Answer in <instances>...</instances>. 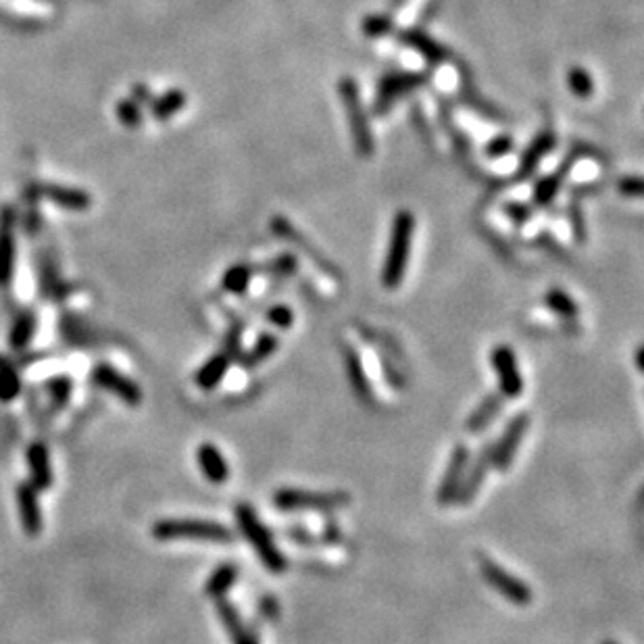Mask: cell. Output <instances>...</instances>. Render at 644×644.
Segmentation results:
<instances>
[{"instance_id": "cell-24", "label": "cell", "mask_w": 644, "mask_h": 644, "mask_svg": "<svg viewBox=\"0 0 644 644\" xmlns=\"http://www.w3.org/2000/svg\"><path fill=\"white\" fill-rule=\"evenodd\" d=\"M236 580H238V568L232 563H223L217 568L211 577L207 580V586H205V593L207 596H211V599H223V596L228 595V590L234 586Z\"/></svg>"}, {"instance_id": "cell-12", "label": "cell", "mask_w": 644, "mask_h": 644, "mask_svg": "<svg viewBox=\"0 0 644 644\" xmlns=\"http://www.w3.org/2000/svg\"><path fill=\"white\" fill-rule=\"evenodd\" d=\"M92 380H94V384L104 388V390L113 392L115 397L123 400L126 405L136 407L142 403L140 386H138L131 378L123 376L121 371H117L115 367H111L109 363H98L94 367V371H92Z\"/></svg>"}, {"instance_id": "cell-9", "label": "cell", "mask_w": 644, "mask_h": 644, "mask_svg": "<svg viewBox=\"0 0 644 644\" xmlns=\"http://www.w3.org/2000/svg\"><path fill=\"white\" fill-rule=\"evenodd\" d=\"M17 213L15 209L4 205L0 207V286L6 288L13 282L15 273V255H17Z\"/></svg>"}, {"instance_id": "cell-10", "label": "cell", "mask_w": 644, "mask_h": 644, "mask_svg": "<svg viewBox=\"0 0 644 644\" xmlns=\"http://www.w3.org/2000/svg\"><path fill=\"white\" fill-rule=\"evenodd\" d=\"M490 363L498 376V390H501L503 398H517L523 390V380L517 367L515 353L507 344H498L490 353Z\"/></svg>"}, {"instance_id": "cell-19", "label": "cell", "mask_w": 644, "mask_h": 644, "mask_svg": "<svg viewBox=\"0 0 644 644\" xmlns=\"http://www.w3.org/2000/svg\"><path fill=\"white\" fill-rule=\"evenodd\" d=\"M196 457H199V465L209 482L211 484H226L228 482L229 465L226 461V457L221 455V451L217 449L215 444H211V443L201 444Z\"/></svg>"}, {"instance_id": "cell-34", "label": "cell", "mask_w": 644, "mask_h": 644, "mask_svg": "<svg viewBox=\"0 0 644 644\" xmlns=\"http://www.w3.org/2000/svg\"><path fill=\"white\" fill-rule=\"evenodd\" d=\"M217 615L223 623V628L228 630V634H234L236 630H240L245 623L240 620V613L228 599H217Z\"/></svg>"}, {"instance_id": "cell-37", "label": "cell", "mask_w": 644, "mask_h": 644, "mask_svg": "<svg viewBox=\"0 0 644 644\" xmlns=\"http://www.w3.org/2000/svg\"><path fill=\"white\" fill-rule=\"evenodd\" d=\"M49 392L52 397V403H55V407H65L67 405L69 400V394H71V382L69 378H52L50 384H49Z\"/></svg>"}, {"instance_id": "cell-38", "label": "cell", "mask_w": 644, "mask_h": 644, "mask_svg": "<svg viewBox=\"0 0 644 644\" xmlns=\"http://www.w3.org/2000/svg\"><path fill=\"white\" fill-rule=\"evenodd\" d=\"M511 150H514V138L507 134L495 136L488 144H486V157H490V159L505 157L507 153H511Z\"/></svg>"}, {"instance_id": "cell-29", "label": "cell", "mask_w": 644, "mask_h": 644, "mask_svg": "<svg viewBox=\"0 0 644 644\" xmlns=\"http://www.w3.org/2000/svg\"><path fill=\"white\" fill-rule=\"evenodd\" d=\"M346 370H348V378H351L354 392L359 394L361 398H371V388L370 382H367L365 370L361 365L359 354L353 351V348H346Z\"/></svg>"}, {"instance_id": "cell-43", "label": "cell", "mask_w": 644, "mask_h": 644, "mask_svg": "<svg viewBox=\"0 0 644 644\" xmlns=\"http://www.w3.org/2000/svg\"><path fill=\"white\" fill-rule=\"evenodd\" d=\"M134 96H136V103L150 101V92H148V88H144V86H134Z\"/></svg>"}, {"instance_id": "cell-25", "label": "cell", "mask_w": 644, "mask_h": 644, "mask_svg": "<svg viewBox=\"0 0 644 644\" xmlns=\"http://www.w3.org/2000/svg\"><path fill=\"white\" fill-rule=\"evenodd\" d=\"M36 334V315L34 311H23L19 313L15 321H13L11 332H9V344L17 351L28 346Z\"/></svg>"}, {"instance_id": "cell-28", "label": "cell", "mask_w": 644, "mask_h": 644, "mask_svg": "<svg viewBox=\"0 0 644 644\" xmlns=\"http://www.w3.org/2000/svg\"><path fill=\"white\" fill-rule=\"evenodd\" d=\"M544 302H547V307L553 313H557L559 318L571 319L577 318V313H580V305H577L568 292L561 291V288H550V291L544 294Z\"/></svg>"}, {"instance_id": "cell-4", "label": "cell", "mask_w": 644, "mask_h": 644, "mask_svg": "<svg viewBox=\"0 0 644 644\" xmlns=\"http://www.w3.org/2000/svg\"><path fill=\"white\" fill-rule=\"evenodd\" d=\"M153 536L157 541H177V538L211 542L234 541V534L226 525L207 519H163L153 525Z\"/></svg>"}, {"instance_id": "cell-32", "label": "cell", "mask_w": 644, "mask_h": 644, "mask_svg": "<svg viewBox=\"0 0 644 644\" xmlns=\"http://www.w3.org/2000/svg\"><path fill=\"white\" fill-rule=\"evenodd\" d=\"M22 392V380H19L17 371L11 365H0V400L3 403H11Z\"/></svg>"}, {"instance_id": "cell-17", "label": "cell", "mask_w": 644, "mask_h": 644, "mask_svg": "<svg viewBox=\"0 0 644 644\" xmlns=\"http://www.w3.org/2000/svg\"><path fill=\"white\" fill-rule=\"evenodd\" d=\"M40 194L46 201L55 202L57 207L67 209V211H86L92 207V196L86 190L71 188V186H57V183H44Z\"/></svg>"}, {"instance_id": "cell-39", "label": "cell", "mask_w": 644, "mask_h": 644, "mask_svg": "<svg viewBox=\"0 0 644 644\" xmlns=\"http://www.w3.org/2000/svg\"><path fill=\"white\" fill-rule=\"evenodd\" d=\"M617 190L626 199H640L642 196V180L639 175H626L617 182Z\"/></svg>"}, {"instance_id": "cell-3", "label": "cell", "mask_w": 644, "mask_h": 644, "mask_svg": "<svg viewBox=\"0 0 644 644\" xmlns=\"http://www.w3.org/2000/svg\"><path fill=\"white\" fill-rule=\"evenodd\" d=\"M236 522H238V528L251 547L255 549V553L259 555V559L263 561V565L273 574H282L288 568L286 557L280 553V549L275 547L272 534H269L265 525L261 523V519L255 514V509L251 505H238L236 509Z\"/></svg>"}, {"instance_id": "cell-5", "label": "cell", "mask_w": 644, "mask_h": 644, "mask_svg": "<svg viewBox=\"0 0 644 644\" xmlns=\"http://www.w3.org/2000/svg\"><path fill=\"white\" fill-rule=\"evenodd\" d=\"M348 503H351V495L343 490L318 492V490H302V488H282L273 495V505L282 511H300V509L334 511V509L346 507Z\"/></svg>"}, {"instance_id": "cell-8", "label": "cell", "mask_w": 644, "mask_h": 644, "mask_svg": "<svg viewBox=\"0 0 644 644\" xmlns=\"http://www.w3.org/2000/svg\"><path fill=\"white\" fill-rule=\"evenodd\" d=\"M532 419L528 413H517V416L511 419L503 432V436L492 446V468H496L498 471H507L511 465H514L517 449L519 444H522Z\"/></svg>"}, {"instance_id": "cell-35", "label": "cell", "mask_w": 644, "mask_h": 644, "mask_svg": "<svg viewBox=\"0 0 644 644\" xmlns=\"http://www.w3.org/2000/svg\"><path fill=\"white\" fill-rule=\"evenodd\" d=\"M299 269V263H297V257L291 253H284L280 255V257H275L273 261H269L265 265V272L269 273H275V275H291Z\"/></svg>"}, {"instance_id": "cell-6", "label": "cell", "mask_w": 644, "mask_h": 644, "mask_svg": "<svg viewBox=\"0 0 644 644\" xmlns=\"http://www.w3.org/2000/svg\"><path fill=\"white\" fill-rule=\"evenodd\" d=\"M478 561H479V571H482L484 580L488 582L505 601L514 603V604H517V607H525V604L532 603V596L534 595H532V588L528 586V584L519 580V577L511 574V571L501 568L495 559H490L486 555H478Z\"/></svg>"}, {"instance_id": "cell-23", "label": "cell", "mask_w": 644, "mask_h": 644, "mask_svg": "<svg viewBox=\"0 0 644 644\" xmlns=\"http://www.w3.org/2000/svg\"><path fill=\"white\" fill-rule=\"evenodd\" d=\"M186 92L180 88H172L163 92L161 96H157L155 101L150 103V113H153L157 121H167L180 113V111L186 107Z\"/></svg>"}, {"instance_id": "cell-2", "label": "cell", "mask_w": 644, "mask_h": 644, "mask_svg": "<svg viewBox=\"0 0 644 644\" xmlns=\"http://www.w3.org/2000/svg\"><path fill=\"white\" fill-rule=\"evenodd\" d=\"M338 94H340V101H343V104H344L348 126H351L354 150H357L359 157H371L373 150H376V140H373V134L370 128V117H367L365 104H363V101H361V92H359L357 82H354L351 76L340 77Z\"/></svg>"}, {"instance_id": "cell-13", "label": "cell", "mask_w": 644, "mask_h": 644, "mask_svg": "<svg viewBox=\"0 0 644 644\" xmlns=\"http://www.w3.org/2000/svg\"><path fill=\"white\" fill-rule=\"evenodd\" d=\"M492 446H495V443H486L482 451H479V455L468 463V471H465L461 490H459L455 503L470 505L473 498L478 496L486 476H488V471L492 470Z\"/></svg>"}, {"instance_id": "cell-16", "label": "cell", "mask_w": 644, "mask_h": 644, "mask_svg": "<svg viewBox=\"0 0 644 644\" xmlns=\"http://www.w3.org/2000/svg\"><path fill=\"white\" fill-rule=\"evenodd\" d=\"M557 138L550 130H542L534 140L530 142V147L523 150L522 159H519V169H517V180H523L536 172V167L541 165V161L547 157L550 150L555 148Z\"/></svg>"}, {"instance_id": "cell-21", "label": "cell", "mask_w": 644, "mask_h": 644, "mask_svg": "<svg viewBox=\"0 0 644 644\" xmlns=\"http://www.w3.org/2000/svg\"><path fill=\"white\" fill-rule=\"evenodd\" d=\"M232 359L234 357H229L226 351L213 354V357L196 371V386L202 388V390H213V388L221 382L223 376H226L229 365H232Z\"/></svg>"}, {"instance_id": "cell-18", "label": "cell", "mask_w": 644, "mask_h": 644, "mask_svg": "<svg viewBox=\"0 0 644 644\" xmlns=\"http://www.w3.org/2000/svg\"><path fill=\"white\" fill-rule=\"evenodd\" d=\"M28 468H30V484L36 490H49L52 486V468L50 455L46 444L34 443L28 449Z\"/></svg>"}, {"instance_id": "cell-14", "label": "cell", "mask_w": 644, "mask_h": 644, "mask_svg": "<svg viewBox=\"0 0 644 644\" xmlns=\"http://www.w3.org/2000/svg\"><path fill=\"white\" fill-rule=\"evenodd\" d=\"M398 40L400 44L407 46V49H413L416 52H419V55H422L430 65H443L446 63V58H449V50L419 28L400 30Z\"/></svg>"}, {"instance_id": "cell-33", "label": "cell", "mask_w": 644, "mask_h": 644, "mask_svg": "<svg viewBox=\"0 0 644 644\" xmlns=\"http://www.w3.org/2000/svg\"><path fill=\"white\" fill-rule=\"evenodd\" d=\"M115 115H117V120H120L121 126H126V128H138L142 123L140 103L131 101V98H123V101L117 103Z\"/></svg>"}, {"instance_id": "cell-1", "label": "cell", "mask_w": 644, "mask_h": 644, "mask_svg": "<svg viewBox=\"0 0 644 644\" xmlns=\"http://www.w3.org/2000/svg\"><path fill=\"white\" fill-rule=\"evenodd\" d=\"M413 234H416V217L407 209H400L392 219L390 240H388V251L382 267V284L388 291H397L405 278Z\"/></svg>"}, {"instance_id": "cell-27", "label": "cell", "mask_w": 644, "mask_h": 644, "mask_svg": "<svg viewBox=\"0 0 644 644\" xmlns=\"http://www.w3.org/2000/svg\"><path fill=\"white\" fill-rule=\"evenodd\" d=\"M278 346H280V340L275 338L273 334H261L257 343L251 346V351L242 357V365L248 367V370H251V367H257L259 363H263V361L272 357V354L278 351Z\"/></svg>"}, {"instance_id": "cell-22", "label": "cell", "mask_w": 644, "mask_h": 644, "mask_svg": "<svg viewBox=\"0 0 644 644\" xmlns=\"http://www.w3.org/2000/svg\"><path fill=\"white\" fill-rule=\"evenodd\" d=\"M571 165H574V161L568 159V161H565L563 169H559V172L550 174V175H544V177H541V180L536 182L534 192H532V201H534V205L547 207V205H550V202L555 201V196L559 194V190H561L563 177L568 175Z\"/></svg>"}, {"instance_id": "cell-44", "label": "cell", "mask_w": 644, "mask_h": 644, "mask_svg": "<svg viewBox=\"0 0 644 644\" xmlns=\"http://www.w3.org/2000/svg\"><path fill=\"white\" fill-rule=\"evenodd\" d=\"M636 367L642 370V348H639V353H636Z\"/></svg>"}, {"instance_id": "cell-20", "label": "cell", "mask_w": 644, "mask_h": 644, "mask_svg": "<svg viewBox=\"0 0 644 644\" xmlns=\"http://www.w3.org/2000/svg\"><path fill=\"white\" fill-rule=\"evenodd\" d=\"M503 411V394L501 392H490L486 394L482 403H479L476 409H473L471 416L465 422V428L471 434L482 432L486 425H490L498 417V413Z\"/></svg>"}, {"instance_id": "cell-42", "label": "cell", "mask_w": 644, "mask_h": 644, "mask_svg": "<svg viewBox=\"0 0 644 644\" xmlns=\"http://www.w3.org/2000/svg\"><path fill=\"white\" fill-rule=\"evenodd\" d=\"M229 636H232L234 644H259L257 639H255V634L246 626H242L240 630H236V632L229 634Z\"/></svg>"}, {"instance_id": "cell-41", "label": "cell", "mask_w": 644, "mask_h": 644, "mask_svg": "<svg viewBox=\"0 0 644 644\" xmlns=\"http://www.w3.org/2000/svg\"><path fill=\"white\" fill-rule=\"evenodd\" d=\"M571 229H574V238L577 242H584V238H586V226H584V219L580 215V209L571 207Z\"/></svg>"}, {"instance_id": "cell-31", "label": "cell", "mask_w": 644, "mask_h": 644, "mask_svg": "<svg viewBox=\"0 0 644 644\" xmlns=\"http://www.w3.org/2000/svg\"><path fill=\"white\" fill-rule=\"evenodd\" d=\"M361 31L367 38H384L394 31V22L390 15H382V13H373V15H365L361 22Z\"/></svg>"}, {"instance_id": "cell-30", "label": "cell", "mask_w": 644, "mask_h": 644, "mask_svg": "<svg viewBox=\"0 0 644 644\" xmlns=\"http://www.w3.org/2000/svg\"><path fill=\"white\" fill-rule=\"evenodd\" d=\"M568 88L576 98L588 101V98L595 94V80L593 76H590V71L580 67V65H574V67L568 71Z\"/></svg>"}, {"instance_id": "cell-15", "label": "cell", "mask_w": 644, "mask_h": 644, "mask_svg": "<svg viewBox=\"0 0 644 644\" xmlns=\"http://www.w3.org/2000/svg\"><path fill=\"white\" fill-rule=\"evenodd\" d=\"M17 507L22 517L23 532L28 536H38L42 532V514L40 503H38L36 488L30 482L17 486Z\"/></svg>"}, {"instance_id": "cell-26", "label": "cell", "mask_w": 644, "mask_h": 644, "mask_svg": "<svg viewBox=\"0 0 644 644\" xmlns=\"http://www.w3.org/2000/svg\"><path fill=\"white\" fill-rule=\"evenodd\" d=\"M253 280V269L245 265V263H238V265H232L226 269L221 278V288L229 294H245L248 291V284Z\"/></svg>"}, {"instance_id": "cell-45", "label": "cell", "mask_w": 644, "mask_h": 644, "mask_svg": "<svg viewBox=\"0 0 644 644\" xmlns=\"http://www.w3.org/2000/svg\"><path fill=\"white\" fill-rule=\"evenodd\" d=\"M603 644H617V642H613V640H604Z\"/></svg>"}, {"instance_id": "cell-11", "label": "cell", "mask_w": 644, "mask_h": 644, "mask_svg": "<svg viewBox=\"0 0 644 644\" xmlns=\"http://www.w3.org/2000/svg\"><path fill=\"white\" fill-rule=\"evenodd\" d=\"M470 463V451L465 444H457L451 452L449 465H446V471L443 479H440L438 490H436V501L438 505H452L457 501L459 490H461L465 471H468Z\"/></svg>"}, {"instance_id": "cell-40", "label": "cell", "mask_w": 644, "mask_h": 644, "mask_svg": "<svg viewBox=\"0 0 644 644\" xmlns=\"http://www.w3.org/2000/svg\"><path fill=\"white\" fill-rule=\"evenodd\" d=\"M503 211H505V215L511 217V219H514L515 223H525L532 217V207L525 205V202H517V201L505 202Z\"/></svg>"}, {"instance_id": "cell-7", "label": "cell", "mask_w": 644, "mask_h": 644, "mask_svg": "<svg viewBox=\"0 0 644 644\" xmlns=\"http://www.w3.org/2000/svg\"><path fill=\"white\" fill-rule=\"evenodd\" d=\"M425 77L428 76L419 74V71H397V74L384 76L376 88L373 113L386 115L398 98H403L405 94H409V92L424 86Z\"/></svg>"}, {"instance_id": "cell-36", "label": "cell", "mask_w": 644, "mask_h": 644, "mask_svg": "<svg viewBox=\"0 0 644 644\" xmlns=\"http://www.w3.org/2000/svg\"><path fill=\"white\" fill-rule=\"evenodd\" d=\"M267 321L280 330H288L294 324V313L288 305H273L267 311Z\"/></svg>"}]
</instances>
